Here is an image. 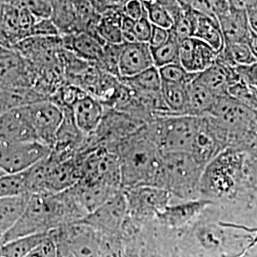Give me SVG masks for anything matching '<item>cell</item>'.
<instances>
[{
  "mask_svg": "<svg viewBox=\"0 0 257 257\" xmlns=\"http://www.w3.org/2000/svg\"><path fill=\"white\" fill-rule=\"evenodd\" d=\"M2 245V235L0 234V246Z\"/></svg>",
  "mask_w": 257,
  "mask_h": 257,
  "instance_id": "f907efd6",
  "label": "cell"
},
{
  "mask_svg": "<svg viewBox=\"0 0 257 257\" xmlns=\"http://www.w3.org/2000/svg\"><path fill=\"white\" fill-rule=\"evenodd\" d=\"M216 59L230 67L248 65L257 61L248 43L224 44Z\"/></svg>",
  "mask_w": 257,
  "mask_h": 257,
  "instance_id": "83f0119b",
  "label": "cell"
},
{
  "mask_svg": "<svg viewBox=\"0 0 257 257\" xmlns=\"http://www.w3.org/2000/svg\"><path fill=\"white\" fill-rule=\"evenodd\" d=\"M0 141H38L25 106L6 110L0 114Z\"/></svg>",
  "mask_w": 257,
  "mask_h": 257,
  "instance_id": "7c38bea8",
  "label": "cell"
},
{
  "mask_svg": "<svg viewBox=\"0 0 257 257\" xmlns=\"http://www.w3.org/2000/svg\"><path fill=\"white\" fill-rule=\"evenodd\" d=\"M127 216V200L121 190L80 222L100 233L121 236V230Z\"/></svg>",
  "mask_w": 257,
  "mask_h": 257,
  "instance_id": "9c48e42d",
  "label": "cell"
},
{
  "mask_svg": "<svg viewBox=\"0 0 257 257\" xmlns=\"http://www.w3.org/2000/svg\"><path fill=\"white\" fill-rule=\"evenodd\" d=\"M82 177L80 180L100 182L121 190V167L117 155L104 147L81 152Z\"/></svg>",
  "mask_w": 257,
  "mask_h": 257,
  "instance_id": "8992f818",
  "label": "cell"
},
{
  "mask_svg": "<svg viewBox=\"0 0 257 257\" xmlns=\"http://www.w3.org/2000/svg\"><path fill=\"white\" fill-rule=\"evenodd\" d=\"M83 210L89 215L121 190L100 182L80 180L71 188Z\"/></svg>",
  "mask_w": 257,
  "mask_h": 257,
  "instance_id": "2e32d148",
  "label": "cell"
},
{
  "mask_svg": "<svg viewBox=\"0 0 257 257\" xmlns=\"http://www.w3.org/2000/svg\"><path fill=\"white\" fill-rule=\"evenodd\" d=\"M5 175V173H4V172H3V171H2V170H1V169H0V176H1V175Z\"/></svg>",
  "mask_w": 257,
  "mask_h": 257,
  "instance_id": "c3c4849f",
  "label": "cell"
},
{
  "mask_svg": "<svg viewBox=\"0 0 257 257\" xmlns=\"http://www.w3.org/2000/svg\"><path fill=\"white\" fill-rule=\"evenodd\" d=\"M217 55L214 49L195 37L184 39L179 45V63L191 74H199L208 69Z\"/></svg>",
  "mask_w": 257,
  "mask_h": 257,
  "instance_id": "4fadbf2b",
  "label": "cell"
},
{
  "mask_svg": "<svg viewBox=\"0 0 257 257\" xmlns=\"http://www.w3.org/2000/svg\"><path fill=\"white\" fill-rule=\"evenodd\" d=\"M120 81L137 92H161L162 80L158 68L152 66L147 70L131 77L120 78Z\"/></svg>",
  "mask_w": 257,
  "mask_h": 257,
  "instance_id": "484cf974",
  "label": "cell"
},
{
  "mask_svg": "<svg viewBox=\"0 0 257 257\" xmlns=\"http://www.w3.org/2000/svg\"><path fill=\"white\" fill-rule=\"evenodd\" d=\"M128 206V217L140 227L156 220L157 215L173 201L172 194L154 186L122 189Z\"/></svg>",
  "mask_w": 257,
  "mask_h": 257,
  "instance_id": "5b68a950",
  "label": "cell"
},
{
  "mask_svg": "<svg viewBox=\"0 0 257 257\" xmlns=\"http://www.w3.org/2000/svg\"><path fill=\"white\" fill-rule=\"evenodd\" d=\"M232 9L248 11L257 4V0H229Z\"/></svg>",
  "mask_w": 257,
  "mask_h": 257,
  "instance_id": "b9f144b4",
  "label": "cell"
},
{
  "mask_svg": "<svg viewBox=\"0 0 257 257\" xmlns=\"http://www.w3.org/2000/svg\"><path fill=\"white\" fill-rule=\"evenodd\" d=\"M197 19L198 13L191 9L184 10L182 15L175 19L173 27L170 29L171 34L180 42L184 39L193 37L197 24Z\"/></svg>",
  "mask_w": 257,
  "mask_h": 257,
  "instance_id": "f546056e",
  "label": "cell"
},
{
  "mask_svg": "<svg viewBox=\"0 0 257 257\" xmlns=\"http://www.w3.org/2000/svg\"><path fill=\"white\" fill-rule=\"evenodd\" d=\"M25 193H29L25 172L0 176V198Z\"/></svg>",
  "mask_w": 257,
  "mask_h": 257,
  "instance_id": "4dcf8cb0",
  "label": "cell"
},
{
  "mask_svg": "<svg viewBox=\"0 0 257 257\" xmlns=\"http://www.w3.org/2000/svg\"><path fill=\"white\" fill-rule=\"evenodd\" d=\"M62 46L66 51L73 53L80 59L89 63L97 64L101 59L104 46L106 45L101 40L92 35L80 32L74 35L63 36Z\"/></svg>",
  "mask_w": 257,
  "mask_h": 257,
  "instance_id": "ac0fdd59",
  "label": "cell"
},
{
  "mask_svg": "<svg viewBox=\"0 0 257 257\" xmlns=\"http://www.w3.org/2000/svg\"><path fill=\"white\" fill-rule=\"evenodd\" d=\"M123 44H109L104 46V52L100 61L96 66L107 74L120 78L119 59Z\"/></svg>",
  "mask_w": 257,
  "mask_h": 257,
  "instance_id": "1f68e13d",
  "label": "cell"
},
{
  "mask_svg": "<svg viewBox=\"0 0 257 257\" xmlns=\"http://www.w3.org/2000/svg\"><path fill=\"white\" fill-rule=\"evenodd\" d=\"M4 49H6V48H5V47L1 46V45H0V53H1V52H2V51H3Z\"/></svg>",
  "mask_w": 257,
  "mask_h": 257,
  "instance_id": "7dc6e473",
  "label": "cell"
},
{
  "mask_svg": "<svg viewBox=\"0 0 257 257\" xmlns=\"http://www.w3.org/2000/svg\"><path fill=\"white\" fill-rule=\"evenodd\" d=\"M193 37L207 43L219 53L224 47V38L218 19L198 14Z\"/></svg>",
  "mask_w": 257,
  "mask_h": 257,
  "instance_id": "cb8c5ba5",
  "label": "cell"
},
{
  "mask_svg": "<svg viewBox=\"0 0 257 257\" xmlns=\"http://www.w3.org/2000/svg\"><path fill=\"white\" fill-rule=\"evenodd\" d=\"M239 257H249V256H248V251H246V252H245V253H244V254H242V255H241V256H239Z\"/></svg>",
  "mask_w": 257,
  "mask_h": 257,
  "instance_id": "bcb514c9",
  "label": "cell"
},
{
  "mask_svg": "<svg viewBox=\"0 0 257 257\" xmlns=\"http://www.w3.org/2000/svg\"><path fill=\"white\" fill-rule=\"evenodd\" d=\"M123 13L128 18L138 20L145 14V8L141 0H130L123 10Z\"/></svg>",
  "mask_w": 257,
  "mask_h": 257,
  "instance_id": "ab89813d",
  "label": "cell"
},
{
  "mask_svg": "<svg viewBox=\"0 0 257 257\" xmlns=\"http://www.w3.org/2000/svg\"><path fill=\"white\" fill-rule=\"evenodd\" d=\"M37 74L22 54L6 48L0 53V89L35 88Z\"/></svg>",
  "mask_w": 257,
  "mask_h": 257,
  "instance_id": "30bf717a",
  "label": "cell"
},
{
  "mask_svg": "<svg viewBox=\"0 0 257 257\" xmlns=\"http://www.w3.org/2000/svg\"><path fill=\"white\" fill-rule=\"evenodd\" d=\"M124 243H125V256L124 257H140L136 239H131L128 241H125Z\"/></svg>",
  "mask_w": 257,
  "mask_h": 257,
  "instance_id": "7bdbcfd3",
  "label": "cell"
},
{
  "mask_svg": "<svg viewBox=\"0 0 257 257\" xmlns=\"http://www.w3.org/2000/svg\"><path fill=\"white\" fill-rule=\"evenodd\" d=\"M196 79L217 97H221L228 95L230 86L238 81L240 78L234 67H230L216 59L208 69L197 74Z\"/></svg>",
  "mask_w": 257,
  "mask_h": 257,
  "instance_id": "e0dca14e",
  "label": "cell"
},
{
  "mask_svg": "<svg viewBox=\"0 0 257 257\" xmlns=\"http://www.w3.org/2000/svg\"><path fill=\"white\" fill-rule=\"evenodd\" d=\"M235 70L243 82L257 91V61L250 64L237 66Z\"/></svg>",
  "mask_w": 257,
  "mask_h": 257,
  "instance_id": "74e56055",
  "label": "cell"
},
{
  "mask_svg": "<svg viewBox=\"0 0 257 257\" xmlns=\"http://www.w3.org/2000/svg\"><path fill=\"white\" fill-rule=\"evenodd\" d=\"M1 113H2V111H1V109H0V114H1Z\"/></svg>",
  "mask_w": 257,
  "mask_h": 257,
  "instance_id": "816d5d0a",
  "label": "cell"
},
{
  "mask_svg": "<svg viewBox=\"0 0 257 257\" xmlns=\"http://www.w3.org/2000/svg\"><path fill=\"white\" fill-rule=\"evenodd\" d=\"M248 45L250 48L252 54H253L257 60V34L254 33L253 31L251 32L250 37L248 38Z\"/></svg>",
  "mask_w": 257,
  "mask_h": 257,
  "instance_id": "f6af8a7d",
  "label": "cell"
},
{
  "mask_svg": "<svg viewBox=\"0 0 257 257\" xmlns=\"http://www.w3.org/2000/svg\"><path fill=\"white\" fill-rule=\"evenodd\" d=\"M19 9L25 10L37 19H51L52 5L50 0H3Z\"/></svg>",
  "mask_w": 257,
  "mask_h": 257,
  "instance_id": "d6a6232c",
  "label": "cell"
},
{
  "mask_svg": "<svg viewBox=\"0 0 257 257\" xmlns=\"http://www.w3.org/2000/svg\"><path fill=\"white\" fill-rule=\"evenodd\" d=\"M146 10L148 18L154 26L170 30L174 25V18L168 10L152 0H141Z\"/></svg>",
  "mask_w": 257,
  "mask_h": 257,
  "instance_id": "836d02e7",
  "label": "cell"
},
{
  "mask_svg": "<svg viewBox=\"0 0 257 257\" xmlns=\"http://www.w3.org/2000/svg\"><path fill=\"white\" fill-rule=\"evenodd\" d=\"M218 97L199 82L196 77L188 85V107L186 115H210Z\"/></svg>",
  "mask_w": 257,
  "mask_h": 257,
  "instance_id": "ffe728a7",
  "label": "cell"
},
{
  "mask_svg": "<svg viewBox=\"0 0 257 257\" xmlns=\"http://www.w3.org/2000/svg\"><path fill=\"white\" fill-rule=\"evenodd\" d=\"M175 257H179V248H178V251L176 252V254H175Z\"/></svg>",
  "mask_w": 257,
  "mask_h": 257,
  "instance_id": "681fc988",
  "label": "cell"
},
{
  "mask_svg": "<svg viewBox=\"0 0 257 257\" xmlns=\"http://www.w3.org/2000/svg\"><path fill=\"white\" fill-rule=\"evenodd\" d=\"M26 257H57V245L52 233L50 232V235L28 253Z\"/></svg>",
  "mask_w": 257,
  "mask_h": 257,
  "instance_id": "8d00e7d4",
  "label": "cell"
},
{
  "mask_svg": "<svg viewBox=\"0 0 257 257\" xmlns=\"http://www.w3.org/2000/svg\"><path fill=\"white\" fill-rule=\"evenodd\" d=\"M152 66L155 65L149 43L124 42L119 59L120 78L134 76Z\"/></svg>",
  "mask_w": 257,
  "mask_h": 257,
  "instance_id": "5bb4252c",
  "label": "cell"
},
{
  "mask_svg": "<svg viewBox=\"0 0 257 257\" xmlns=\"http://www.w3.org/2000/svg\"><path fill=\"white\" fill-rule=\"evenodd\" d=\"M169 37H170V30L153 25L152 36L149 41V45L151 48L161 46L169 39Z\"/></svg>",
  "mask_w": 257,
  "mask_h": 257,
  "instance_id": "f35d334b",
  "label": "cell"
},
{
  "mask_svg": "<svg viewBox=\"0 0 257 257\" xmlns=\"http://www.w3.org/2000/svg\"><path fill=\"white\" fill-rule=\"evenodd\" d=\"M52 149L39 141H0V169L5 174H19L51 154Z\"/></svg>",
  "mask_w": 257,
  "mask_h": 257,
  "instance_id": "52a82bcc",
  "label": "cell"
},
{
  "mask_svg": "<svg viewBox=\"0 0 257 257\" xmlns=\"http://www.w3.org/2000/svg\"><path fill=\"white\" fill-rule=\"evenodd\" d=\"M224 44L248 43L252 32L248 13L242 10L231 9L218 18Z\"/></svg>",
  "mask_w": 257,
  "mask_h": 257,
  "instance_id": "d6986e66",
  "label": "cell"
},
{
  "mask_svg": "<svg viewBox=\"0 0 257 257\" xmlns=\"http://www.w3.org/2000/svg\"><path fill=\"white\" fill-rule=\"evenodd\" d=\"M30 197V193H25L0 198V234L2 238L19 220L27 207Z\"/></svg>",
  "mask_w": 257,
  "mask_h": 257,
  "instance_id": "7402d4cb",
  "label": "cell"
},
{
  "mask_svg": "<svg viewBox=\"0 0 257 257\" xmlns=\"http://www.w3.org/2000/svg\"><path fill=\"white\" fill-rule=\"evenodd\" d=\"M162 83L188 85L193 81L197 74L187 72L180 63L166 65L158 69Z\"/></svg>",
  "mask_w": 257,
  "mask_h": 257,
  "instance_id": "e575fe53",
  "label": "cell"
},
{
  "mask_svg": "<svg viewBox=\"0 0 257 257\" xmlns=\"http://www.w3.org/2000/svg\"><path fill=\"white\" fill-rule=\"evenodd\" d=\"M123 16V11L117 10L107 11L100 16L96 27V33L105 44L124 43V38L122 34Z\"/></svg>",
  "mask_w": 257,
  "mask_h": 257,
  "instance_id": "603a6c76",
  "label": "cell"
},
{
  "mask_svg": "<svg viewBox=\"0 0 257 257\" xmlns=\"http://www.w3.org/2000/svg\"><path fill=\"white\" fill-rule=\"evenodd\" d=\"M206 166L190 153H163L156 187L172 194L176 202L201 198L200 180ZM172 201V202H173Z\"/></svg>",
  "mask_w": 257,
  "mask_h": 257,
  "instance_id": "3957f363",
  "label": "cell"
},
{
  "mask_svg": "<svg viewBox=\"0 0 257 257\" xmlns=\"http://www.w3.org/2000/svg\"><path fill=\"white\" fill-rule=\"evenodd\" d=\"M74 122L87 137L92 136L99 127L104 116L105 107L97 98L86 94L71 108Z\"/></svg>",
  "mask_w": 257,
  "mask_h": 257,
  "instance_id": "9a60e30c",
  "label": "cell"
},
{
  "mask_svg": "<svg viewBox=\"0 0 257 257\" xmlns=\"http://www.w3.org/2000/svg\"><path fill=\"white\" fill-rule=\"evenodd\" d=\"M52 5L51 19L57 28L60 36L79 33L74 0H50Z\"/></svg>",
  "mask_w": 257,
  "mask_h": 257,
  "instance_id": "44dd1931",
  "label": "cell"
},
{
  "mask_svg": "<svg viewBox=\"0 0 257 257\" xmlns=\"http://www.w3.org/2000/svg\"><path fill=\"white\" fill-rule=\"evenodd\" d=\"M153 31V24L151 23L150 19L148 18L147 13L145 10V14L141 19L136 20L135 27H134V36L137 42L142 43H149L150 38L152 36Z\"/></svg>",
  "mask_w": 257,
  "mask_h": 257,
  "instance_id": "d590c367",
  "label": "cell"
},
{
  "mask_svg": "<svg viewBox=\"0 0 257 257\" xmlns=\"http://www.w3.org/2000/svg\"><path fill=\"white\" fill-rule=\"evenodd\" d=\"M152 1L158 3L159 5L163 6L164 8L168 10L172 15V17L174 18V20L179 18L183 13V8L179 4L178 0H152Z\"/></svg>",
  "mask_w": 257,
  "mask_h": 257,
  "instance_id": "60d3db41",
  "label": "cell"
},
{
  "mask_svg": "<svg viewBox=\"0 0 257 257\" xmlns=\"http://www.w3.org/2000/svg\"><path fill=\"white\" fill-rule=\"evenodd\" d=\"M179 45L180 41L170 32V37L163 45L151 48L154 65L156 68L159 69L166 65L179 63Z\"/></svg>",
  "mask_w": 257,
  "mask_h": 257,
  "instance_id": "f1b7e54d",
  "label": "cell"
},
{
  "mask_svg": "<svg viewBox=\"0 0 257 257\" xmlns=\"http://www.w3.org/2000/svg\"><path fill=\"white\" fill-rule=\"evenodd\" d=\"M179 257H227V256H210L197 251H193L186 248H179Z\"/></svg>",
  "mask_w": 257,
  "mask_h": 257,
  "instance_id": "ee69618b",
  "label": "cell"
},
{
  "mask_svg": "<svg viewBox=\"0 0 257 257\" xmlns=\"http://www.w3.org/2000/svg\"><path fill=\"white\" fill-rule=\"evenodd\" d=\"M188 85L162 83L161 94L169 110L167 114L186 115L188 107Z\"/></svg>",
  "mask_w": 257,
  "mask_h": 257,
  "instance_id": "d4e9b609",
  "label": "cell"
},
{
  "mask_svg": "<svg viewBox=\"0 0 257 257\" xmlns=\"http://www.w3.org/2000/svg\"><path fill=\"white\" fill-rule=\"evenodd\" d=\"M213 204L215 203L205 198L171 203L157 215L156 220L171 230H186Z\"/></svg>",
  "mask_w": 257,
  "mask_h": 257,
  "instance_id": "8fae6325",
  "label": "cell"
},
{
  "mask_svg": "<svg viewBox=\"0 0 257 257\" xmlns=\"http://www.w3.org/2000/svg\"><path fill=\"white\" fill-rule=\"evenodd\" d=\"M113 153L119 158L121 190L138 186L156 187L162 152L151 138L147 123L121 141Z\"/></svg>",
  "mask_w": 257,
  "mask_h": 257,
  "instance_id": "7a4b0ae2",
  "label": "cell"
},
{
  "mask_svg": "<svg viewBox=\"0 0 257 257\" xmlns=\"http://www.w3.org/2000/svg\"><path fill=\"white\" fill-rule=\"evenodd\" d=\"M49 235L50 232L37 233L5 242L0 246V257H26Z\"/></svg>",
  "mask_w": 257,
  "mask_h": 257,
  "instance_id": "4316f807",
  "label": "cell"
},
{
  "mask_svg": "<svg viewBox=\"0 0 257 257\" xmlns=\"http://www.w3.org/2000/svg\"><path fill=\"white\" fill-rule=\"evenodd\" d=\"M25 108L37 140L52 149L64 118L63 109L52 99L35 102Z\"/></svg>",
  "mask_w": 257,
  "mask_h": 257,
  "instance_id": "ba28073f",
  "label": "cell"
},
{
  "mask_svg": "<svg viewBox=\"0 0 257 257\" xmlns=\"http://www.w3.org/2000/svg\"><path fill=\"white\" fill-rule=\"evenodd\" d=\"M247 152L228 148L206 166L200 180V195L215 203L230 202L252 193Z\"/></svg>",
  "mask_w": 257,
  "mask_h": 257,
  "instance_id": "6da1fadb",
  "label": "cell"
},
{
  "mask_svg": "<svg viewBox=\"0 0 257 257\" xmlns=\"http://www.w3.org/2000/svg\"><path fill=\"white\" fill-rule=\"evenodd\" d=\"M202 116L160 114L147 123L151 138L163 153H191Z\"/></svg>",
  "mask_w": 257,
  "mask_h": 257,
  "instance_id": "277c9868",
  "label": "cell"
}]
</instances>
